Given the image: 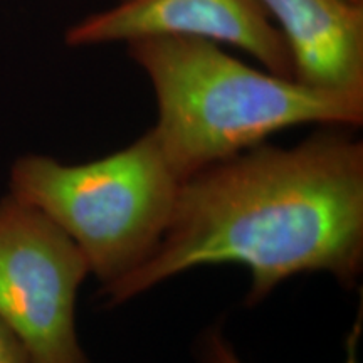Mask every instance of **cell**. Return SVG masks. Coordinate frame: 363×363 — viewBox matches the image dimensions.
I'll return each instance as SVG.
<instances>
[{
	"instance_id": "cell-9",
	"label": "cell",
	"mask_w": 363,
	"mask_h": 363,
	"mask_svg": "<svg viewBox=\"0 0 363 363\" xmlns=\"http://www.w3.org/2000/svg\"><path fill=\"white\" fill-rule=\"evenodd\" d=\"M348 2H353V4H360V6H363V0H348Z\"/></svg>"
},
{
	"instance_id": "cell-4",
	"label": "cell",
	"mask_w": 363,
	"mask_h": 363,
	"mask_svg": "<svg viewBox=\"0 0 363 363\" xmlns=\"http://www.w3.org/2000/svg\"><path fill=\"white\" fill-rule=\"evenodd\" d=\"M89 274L84 254L43 212L11 194L0 201V320L30 363H89L76 331Z\"/></svg>"
},
{
	"instance_id": "cell-7",
	"label": "cell",
	"mask_w": 363,
	"mask_h": 363,
	"mask_svg": "<svg viewBox=\"0 0 363 363\" xmlns=\"http://www.w3.org/2000/svg\"><path fill=\"white\" fill-rule=\"evenodd\" d=\"M362 335V313L358 315L357 323L353 325L347 338V358L345 363H360L358 360V340ZM197 358L199 363H244L227 342L219 326L203 331L197 342Z\"/></svg>"
},
{
	"instance_id": "cell-3",
	"label": "cell",
	"mask_w": 363,
	"mask_h": 363,
	"mask_svg": "<svg viewBox=\"0 0 363 363\" xmlns=\"http://www.w3.org/2000/svg\"><path fill=\"white\" fill-rule=\"evenodd\" d=\"M182 184L152 130L99 160L67 165L26 155L11 170V195L69 235L103 286L155 251Z\"/></svg>"
},
{
	"instance_id": "cell-6",
	"label": "cell",
	"mask_w": 363,
	"mask_h": 363,
	"mask_svg": "<svg viewBox=\"0 0 363 363\" xmlns=\"http://www.w3.org/2000/svg\"><path fill=\"white\" fill-rule=\"evenodd\" d=\"M279 30L294 79L363 99V6L348 0H259Z\"/></svg>"
},
{
	"instance_id": "cell-8",
	"label": "cell",
	"mask_w": 363,
	"mask_h": 363,
	"mask_svg": "<svg viewBox=\"0 0 363 363\" xmlns=\"http://www.w3.org/2000/svg\"><path fill=\"white\" fill-rule=\"evenodd\" d=\"M0 363H30L19 338L2 320H0Z\"/></svg>"
},
{
	"instance_id": "cell-1",
	"label": "cell",
	"mask_w": 363,
	"mask_h": 363,
	"mask_svg": "<svg viewBox=\"0 0 363 363\" xmlns=\"http://www.w3.org/2000/svg\"><path fill=\"white\" fill-rule=\"evenodd\" d=\"M251 272L246 305L284 279L328 272L353 288L363 269V143L325 130L296 147L266 142L190 175L142 266L103 286L118 306L201 266Z\"/></svg>"
},
{
	"instance_id": "cell-2",
	"label": "cell",
	"mask_w": 363,
	"mask_h": 363,
	"mask_svg": "<svg viewBox=\"0 0 363 363\" xmlns=\"http://www.w3.org/2000/svg\"><path fill=\"white\" fill-rule=\"evenodd\" d=\"M130 57L155 93L152 131L182 180L301 125L360 126L363 99L247 66L201 39L135 40Z\"/></svg>"
},
{
	"instance_id": "cell-5",
	"label": "cell",
	"mask_w": 363,
	"mask_h": 363,
	"mask_svg": "<svg viewBox=\"0 0 363 363\" xmlns=\"http://www.w3.org/2000/svg\"><path fill=\"white\" fill-rule=\"evenodd\" d=\"M158 38L233 45L267 71L294 78L288 48L259 0H118L115 7L84 17L66 33L72 48Z\"/></svg>"
}]
</instances>
